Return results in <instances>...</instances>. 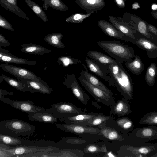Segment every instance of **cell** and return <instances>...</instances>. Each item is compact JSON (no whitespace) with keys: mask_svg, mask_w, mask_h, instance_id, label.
<instances>
[{"mask_svg":"<svg viewBox=\"0 0 157 157\" xmlns=\"http://www.w3.org/2000/svg\"><path fill=\"white\" fill-rule=\"evenodd\" d=\"M86 55L88 57L105 66L117 64L119 62L106 55L95 50L87 51Z\"/></svg>","mask_w":157,"mask_h":157,"instance_id":"4316f807","label":"cell"},{"mask_svg":"<svg viewBox=\"0 0 157 157\" xmlns=\"http://www.w3.org/2000/svg\"><path fill=\"white\" fill-rule=\"evenodd\" d=\"M85 69L82 70L80 75L84 77L90 83L94 86L103 90L112 96L113 95V92L109 89L98 79L90 74L87 70L86 66L82 63Z\"/></svg>","mask_w":157,"mask_h":157,"instance_id":"d4e9b609","label":"cell"},{"mask_svg":"<svg viewBox=\"0 0 157 157\" xmlns=\"http://www.w3.org/2000/svg\"><path fill=\"white\" fill-rule=\"evenodd\" d=\"M151 13L153 17L157 20V10L152 11Z\"/></svg>","mask_w":157,"mask_h":157,"instance_id":"c3c4849f","label":"cell"},{"mask_svg":"<svg viewBox=\"0 0 157 157\" xmlns=\"http://www.w3.org/2000/svg\"><path fill=\"white\" fill-rule=\"evenodd\" d=\"M29 89L31 93L35 92L43 94H50L54 90L43 80L37 81L35 80L26 79L21 78H17Z\"/></svg>","mask_w":157,"mask_h":157,"instance_id":"9a60e30c","label":"cell"},{"mask_svg":"<svg viewBox=\"0 0 157 157\" xmlns=\"http://www.w3.org/2000/svg\"><path fill=\"white\" fill-rule=\"evenodd\" d=\"M29 119L31 121H35L45 123L53 124L58 121V118L48 112L28 113Z\"/></svg>","mask_w":157,"mask_h":157,"instance_id":"f1b7e54d","label":"cell"},{"mask_svg":"<svg viewBox=\"0 0 157 157\" xmlns=\"http://www.w3.org/2000/svg\"><path fill=\"white\" fill-rule=\"evenodd\" d=\"M110 108L109 115L113 116L116 115L119 117L132 113L129 100L124 98L115 102Z\"/></svg>","mask_w":157,"mask_h":157,"instance_id":"7402d4cb","label":"cell"},{"mask_svg":"<svg viewBox=\"0 0 157 157\" xmlns=\"http://www.w3.org/2000/svg\"><path fill=\"white\" fill-rule=\"evenodd\" d=\"M108 19L111 23L126 36L133 39H135L134 34L137 32L126 23L123 18L110 15Z\"/></svg>","mask_w":157,"mask_h":157,"instance_id":"44dd1931","label":"cell"},{"mask_svg":"<svg viewBox=\"0 0 157 157\" xmlns=\"http://www.w3.org/2000/svg\"><path fill=\"white\" fill-rule=\"evenodd\" d=\"M86 63L89 69L92 72L103 78L109 83L111 78L108 75V71L105 66L89 57L85 59Z\"/></svg>","mask_w":157,"mask_h":157,"instance_id":"ffe728a7","label":"cell"},{"mask_svg":"<svg viewBox=\"0 0 157 157\" xmlns=\"http://www.w3.org/2000/svg\"><path fill=\"white\" fill-rule=\"evenodd\" d=\"M115 118L113 116L110 115L107 116L102 113H99L90 120L84 122L78 123V124L87 126L95 127L108 120Z\"/></svg>","mask_w":157,"mask_h":157,"instance_id":"4dcf8cb0","label":"cell"},{"mask_svg":"<svg viewBox=\"0 0 157 157\" xmlns=\"http://www.w3.org/2000/svg\"><path fill=\"white\" fill-rule=\"evenodd\" d=\"M63 83L67 88L71 90L74 95L82 103L86 105L90 98L79 86L74 74L66 75Z\"/></svg>","mask_w":157,"mask_h":157,"instance_id":"8fae6325","label":"cell"},{"mask_svg":"<svg viewBox=\"0 0 157 157\" xmlns=\"http://www.w3.org/2000/svg\"><path fill=\"white\" fill-rule=\"evenodd\" d=\"M0 67L4 71L13 75L17 78H21L37 81L43 80L36 75L25 68L4 63L1 64Z\"/></svg>","mask_w":157,"mask_h":157,"instance_id":"5bb4252c","label":"cell"},{"mask_svg":"<svg viewBox=\"0 0 157 157\" xmlns=\"http://www.w3.org/2000/svg\"><path fill=\"white\" fill-rule=\"evenodd\" d=\"M122 63L105 66L111 81L109 84L114 86L120 93L126 99H133V86L131 76L124 67Z\"/></svg>","mask_w":157,"mask_h":157,"instance_id":"6da1fadb","label":"cell"},{"mask_svg":"<svg viewBox=\"0 0 157 157\" xmlns=\"http://www.w3.org/2000/svg\"><path fill=\"white\" fill-rule=\"evenodd\" d=\"M157 66L154 63H151L147 69L145 79L147 84L150 86H153L156 81Z\"/></svg>","mask_w":157,"mask_h":157,"instance_id":"836d02e7","label":"cell"},{"mask_svg":"<svg viewBox=\"0 0 157 157\" xmlns=\"http://www.w3.org/2000/svg\"><path fill=\"white\" fill-rule=\"evenodd\" d=\"M140 123L148 125H157V111H152L144 115L139 120Z\"/></svg>","mask_w":157,"mask_h":157,"instance_id":"74e56055","label":"cell"},{"mask_svg":"<svg viewBox=\"0 0 157 157\" xmlns=\"http://www.w3.org/2000/svg\"><path fill=\"white\" fill-rule=\"evenodd\" d=\"M123 18L137 32L155 42L153 37L148 31L147 22L136 14H132L128 12L124 14Z\"/></svg>","mask_w":157,"mask_h":157,"instance_id":"30bf717a","label":"cell"},{"mask_svg":"<svg viewBox=\"0 0 157 157\" xmlns=\"http://www.w3.org/2000/svg\"><path fill=\"white\" fill-rule=\"evenodd\" d=\"M56 128L64 131L79 135H94L99 134L100 131L99 128L76 124H57Z\"/></svg>","mask_w":157,"mask_h":157,"instance_id":"4fadbf2b","label":"cell"},{"mask_svg":"<svg viewBox=\"0 0 157 157\" xmlns=\"http://www.w3.org/2000/svg\"><path fill=\"white\" fill-rule=\"evenodd\" d=\"M116 5L120 8H124L125 7V0H114Z\"/></svg>","mask_w":157,"mask_h":157,"instance_id":"bcb514c9","label":"cell"},{"mask_svg":"<svg viewBox=\"0 0 157 157\" xmlns=\"http://www.w3.org/2000/svg\"><path fill=\"white\" fill-rule=\"evenodd\" d=\"M14 93L9 92L6 90L0 89V98L4 97L6 95H10L12 96L14 94Z\"/></svg>","mask_w":157,"mask_h":157,"instance_id":"7dc6e473","label":"cell"},{"mask_svg":"<svg viewBox=\"0 0 157 157\" xmlns=\"http://www.w3.org/2000/svg\"><path fill=\"white\" fill-rule=\"evenodd\" d=\"M10 45V43L1 34H0V47H5Z\"/></svg>","mask_w":157,"mask_h":157,"instance_id":"f6af8a7d","label":"cell"},{"mask_svg":"<svg viewBox=\"0 0 157 157\" xmlns=\"http://www.w3.org/2000/svg\"><path fill=\"white\" fill-rule=\"evenodd\" d=\"M2 80H5L7 83L18 90L25 92L27 91H29V89L25 85L18 80L7 76L4 74L0 75V82Z\"/></svg>","mask_w":157,"mask_h":157,"instance_id":"d6a6232c","label":"cell"},{"mask_svg":"<svg viewBox=\"0 0 157 157\" xmlns=\"http://www.w3.org/2000/svg\"><path fill=\"white\" fill-rule=\"evenodd\" d=\"M157 8V5L156 4L153 5L152 6V9L154 10H155Z\"/></svg>","mask_w":157,"mask_h":157,"instance_id":"681fc988","label":"cell"},{"mask_svg":"<svg viewBox=\"0 0 157 157\" xmlns=\"http://www.w3.org/2000/svg\"><path fill=\"white\" fill-rule=\"evenodd\" d=\"M135 39L132 43L145 51L149 58H157V44L137 32L135 34Z\"/></svg>","mask_w":157,"mask_h":157,"instance_id":"7c38bea8","label":"cell"},{"mask_svg":"<svg viewBox=\"0 0 157 157\" xmlns=\"http://www.w3.org/2000/svg\"><path fill=\"white\" fill-rule=\"evenodd\" d=\"M106 123L109 126L125 134L131 132L134 127L133 121L127 117L115 118L106 121Z\"/></svg>","mask_w":157,"mask_h":157,"instance_id":"2e32d148","label":"cell"},{"mask_svg":"<svg viewBox=\"0 0 157 157\" xmlns=\"http://www.w3.org/2000/svg\"><path fill=\"white\" fill-rule=\"evenodd\" d=\"M94 13V12H92L86 14L75 13L67 17L66 19V21L68 23H82L84 20Z\"/></svg>","mask_w":157,"mask_h":157,"instance_id":"ab89813d","label":"cell"},{"mask_svg":"<svg viewBox=\"0 0 157 157\" xmlns=\"http://www.w3.org/2000/svg\"><path fill=\"white\" fill-rule=\"evenodd\" d=\"M125 65L127 68L132 74L138 75L144 70L145 66L138 55H136L134 59L126 62Z\"/></svg>","mask_w":157,"mask_h":157,"instance_id":"f546056e","label":"cell"},{"mask_svg":"<svg viewBox=\"0 0 157 157\" xmlns=\"http://www.w3.org/2000/svg\"><path fill=\"white\" fill-rule=\"evenodd\" d=\"M44 4L43 7L46 10L50 7L56 10L66 11L68 9L67 6L60 0H41Z\"/></svg>","mask_w":157,"mask_h":157,"instance_id":"e575fe53","label":"cell"},{"mask_svg":"<svg viewBox=\"0 0 157 157\" xmlns=\"http://www.w3.org/2000/svg\"><path fill=\"white\" fill-rule=\"evenodd\" d=\"M100 131L99 134L105 138L110 140L122 142L128 137L115 129L108 126L105 122L97 126Z\"/></svg>","mask_w":157,"mask_h":157,"instance_id":"ac0fdd59","label":"cell"},{"mask_svg":"<svg viewBox=\"0 0 157 157\" xmlns=\"http://www.w3.org/2000/svg\"><path fill=\"white\" fill-rule=\"evenodd\" d=\"M147 25L149 32L153 37L155 42L157 44V28L147 22Z\"/></svg>","mask_w":157,"mask_h":157,"instance_id":"ee69618b","label":"cell"},{"mask_svg":"<svg viewBox=\"0 0 157 157\" xmlns=\"http://www.w3.org/2000/svg\"><path fill=\"white\" fill-rule=\"evenodd\" d=\"M57 62L59 64L66 67L70 65H77L81 62V60L77 58L69 56H62L58 58Z\"/></svg>","mask_w":157,"mask_h":157,"instance_id":"b9f144b4","label":"cell"},{"mask_svg":"<svg viewBox=\"0 0 157 157\" xmlns=\"http://www.w3.org/2000/svg\"><path fill=\"white\" fill-rule=\"evenodd\" d=\"M0 100L2 102L8 104L12 107L28 114L48 112V109L36 106L33 102L29 100H14L4 97L0 98Z\"/></svg>","mask_w":157,"mask_h":157,"instance_id":"9c48e42d","label":"cell"},{"mask_svg":"<svg viewBox=\"0 0 157 157\" xmlns=\"http://www.w3.org/2000/svg\"><path fill=\"white\" fill-rule=\"evenodd\" d=\"M97 24L102 31L107 36L126 42H132L133 40L116 29L111 23L104 20L98 21Z\"/></svg>","mask_w":157,"mask_h":157,"instance_id":"e0dca14e","label":"cell"},{"mask_svg":"<svg viewBox=\"0 0 157 157\" xmlns=\"http://www.w3.org/2000/svg\"><path fill=\"white\" fill-rule=\"evenodd\" d=\"M31 9L44 22H47L48 19L42 7L32 0H24Z\"/></svg>","mask_w":157,"mask_h":157,"instance_id":"d590c367","label":"cell"},{"mask_svg":"<svg viewBox=\"0 0 157 157\" xmlns=\"http://www.w3.org/2000/svg\"><path fill=\"white\" fill-rule=\"evenodd\" d=\"M48 112L58 118L86 113V109L78 107L71 102H60L54 103L48 109Z\"/></svg>","mask_w":157,"mask_h":157,"instance_id":"52a82bcc","label":"cell"},{"mask_svg":"<svg viewBox=\"0 0 157 157\" xmlns=\"http://www.w3.org/2000/svg\"><path fill=\"white\" fill-rule=\"evenodd\" d=\"M119 151L120 154H121L120 156L149 157L148 155H152L157 152V143H147L138 146L124 145L121 147Z\"/></svg>","mask_w":157,"mask_h":157,"instance_id":"5b68a950","label":"cell"},{"mask_svg":"<svg viewBox=\"0 0 157 157\" xmlns=\"http://www.w3.org/2000/svg\"><path fill=\"white\" fill-rule=\"evenodd\" d=\"M0 149L5 151L13 157H17L20 155L32 154L40 152H55L59 151L57 147L51 146L38 147L28 146L17 145L14 147H10L3 143H0Z\"/></svg>","mask_w":157,"mask_h":157,"instance_id":"8992f818","label":"cell"},{"mask_svg":"<svg viewBox=\"0 0 157 157\" xmlns=\"http://www.w3.org/2000/svg\"><path fill=\"white\" fill-rule=\"evenodd\" d=\"M0 61L3 62L18 64L35 65L37 61L19 58L11 54L8 50L0 48Z\"/></svg>","mask_w":157,"mask_h":157,"instance_id":"d6986e66","label":"cell"},{"mask_svg":"<svg viewBox=\"0 0 157 157\" xmlns=\"http://www.w3.org/2000/svg\"><path fill=\"white\" fill-rule=\"evenodd\" d=\"M0 143L7 145H17L21 144L22 141L17 138L0 133Z\"/></svg>","mask_w":157,"mask_h":157,"instance_id":"f35d334b","label":"cell"},{"mask_svg":"<svg viewBox=\"0 0 157 157\" xmlns=\"http://www.w3.org/2000/svg\"><path fill=\"white\" fill-rule=\"evenodd\" d=\"M84 151L86 154H94L98 153H106L107 152V147L104 144L100 146L94 144L87 145L84 149Z\"/></svg>","mask_w":157,"mask_h":157,"instance_id":"60d3db41","label":"cell"},{"mask_svg":"<svg viewBox=\"0 0 157 157\" xmlns=\"http://www.w3.org/2000/svg\"><path fill=\"white\" fill-rule=\"evenodd\" d=\"M0 26L9 30L14 31L11 25L1 15H0Z\"/></svg>","mask_w":157,"mask_h":157,"instance_id":"7bdbcfd3","label":"cell"},{"mask_svg":"<svg viewBox=\"0 0 157 157\" xmlns=\"http://www.w3.org/2000/svg\"><path fill=\"white\" fill-rule=\"evenodd\" d=\"M21 51L23 53L38 55H42L52 52L51 50L40 45L28 43L22 44Z\"/></svg>","mask_w":157,"mask_h":157,"instance_id":"83f0119b","label":"cell"},{"mask_svg":"<svg viewBox=\"0 0 157 157\" xmlns=\"http://www.w3.org/2000/svg\"><path fill=\"white\" fill-rule=\"evenodd\" d=\"M75 2L88 13L100 10L105 5L104 0H75Z\"/></svg>","mask_w":157,"mask_h":157,"instance_id":"603a6c76","label":"cell"},{"mask_svg":"<svg viewBox=\"0 0 157 157\" xmlns=\"http://www.w3.org/2000/svg\"><path fill=\"white\" fill-rule=\"evenodd\" d=\"M98 114V113L95 112L86 113L59 118V119L66 124H76L87 121Z\"/></svg>","mask_w":157,"mask_h":157,"instance_id":"cb8c5ba5","label":"cell"},{"mask_svg":"<svg viewBox=\"0 0 157 157\" xmlns=\"http://www.w3.org/2000/svg\"><path fill=\"white\" fill-rule=\"evenodd\" d=\"M128 138L135 146H140L157 139V126L151 125L133 129Z\"/></svg>","mask_w":157,"mask_h":157,"instance_id":"277c9868","label":"cell"},{"mask_svg":"<svg viewBox=\"0 0 157 157\" xmlns=\"http://www.w3.org/2000/svg\"><path fill=\"white\" fill-rule=\"evenodd\" d=\"M64 36L60 33H55L47 35L44 38V40L48 44L53 47L63 48L65 46L62 41Z\"/></svg>","mask_w":157,"mask_h":157,"instance_id":"1f68e13d","label":"cell"},{"mask_svg":"<svg viewBox=\"0 0 157 157\" xmlns=\"http://www.w3.org/2000/svg\"><path fill=\"white\" fill-rule=\"evenodd\" d=\"M35 126L18 119L6 120L0 122V133L17 138L29 136L35 132Z\"/></svg>","mask_w":157,"mask_h":157,"instance_id":"3957f363","label":"cell"},{"mask_svg":"<svg viewBox=\"0 0 157 157\" xmlns=\"http://www.w3.org/2000/svg\"><path fill=\"white\" fill-rule=\"evenodd\" d=\"M0 5L6 10L27 21L30 20L17 4V0H0Z\"/></svg>","mask_w":157,"mask_h":157,"instance_id":"484cf974","label":"cell"},{"mask_svg":"<svg viewBox=\"0 0 157 157\" xmlns=\"http://www.w3.org/2000/svg\"><path fill=\"white\" fill-rule=\"evenodd\" d=\"M78 78L81 84L97 102L110 107L115 103V98L113 96L94 86L81 75Z\"/></svg>","mask_w":157,"mask_h":157,"instance_id":"ba28073f","label":"cell"},{"mask_svg":"<svg viewBox=\"0 0 157 157\" xmlns=\"http://www.w3.org/2000/svg\"><path fill=\"white\" fill-rule=\"evenodd\" d=\"M97 44L113 58L121 63L132 61L136 55L132 47L117 41H99Z\"/></svg>","mask_w":157,"mask_h":157,"instance_id":"7a4b0ae2","label":"cell"},{"mask_svg":"<svg viewBox=\"0 0 157 157\" xmlns=\"http://www.w3.org/2000/svg\"><path fill=\"white\" fill-rule=\"evenodd\" d=\"M84 153L79 149H64L59 150L55 153V157H82Z\"/></svg>","mask_w":157,"mask_h":157,"instance_id":"8d00e7d4","label":"cell"}]
</instances>
